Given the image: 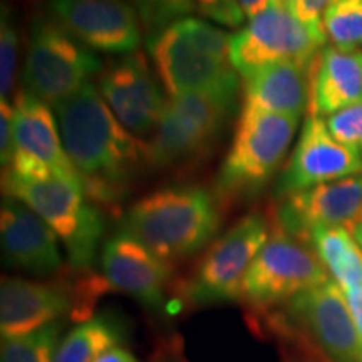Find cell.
<instances>
[{
	"label": "cell",
	"instance_id": "cell-3",
	"mask_svg": "<svg viewBox=\"0 0 362 362\" xmlns=\"http://www.w3.org/2000/svg\"><path fill=\"white\" fill-rule=\"evenodd\" d=\"M4 194L17 198L56 232L71 267L86 270L101 248L104 228L99 206L88 200L81 181L44 178H2Z\"/></svg>",
	"mask_w": 362,
	"mask_h": 362
},
{
	"label": "cell",
	"instance_id": "cell-11",
	"mask_svg": "<svg viewBox=\"0 0 362 362\" xmlns=\"http://www.w3.org/2000/svg\"><path fill=\"white\" fill-rule=\"evenodd\" d=\"M13 104V153L4 178H57L81 181L62 144L56 115L22 90ZM83 183V181H81Z\"/></svg>",
	"mask_w": 362,
	"mask_h": 362
},
{
	"label": "cell",
	"instance_id": "cell-4",
	"mask_svg": "<svg viewBox=\"0 0 362 362\" xmlns=\"http://www.w3.org/2000/svg\"><path fill=\"white\" fill-rule=\"evenodd\" d=\"M298 121L243 103L232 146L216 176L218 193L230 200L257 197L287 156Z\"/></svg>",
	"mask_w": 362,
	"mask_h": 362
},
{
	"label": "cell",
	"instance_id": "cell-13",
	"mask_svg": "<svg viewBox=\"0 0 362 362\" xmlns=\"http://www.w3.org/2000/svg\"><path fill=\"white\" fill-rule=\"evenodd\" d=\"M49 13L90 51L128 56L141 42L131 0H49Z\"/></svg>",
	"mask_w": 362,
	"mask_h": 362
},
{
	"label": "cell",
	"instance_id": "cell-23",
	"mask_svg": "<svg viewBox=\"0 0 362 362\" xmlns=\"http://www.w3.org/2000/svg\"><path fill=\"white\" fill-rule=\"evenodd\" d=\"M119 341L121 334L112 320L94 317L76 325L59 342L54 362H96L103 352L117 346Z\"/></svg>",
	"mask_w": 362,
	"mask_h": 362
},
{
	"label": "cell",
	"instance_id": "cell-14",
	"mask_svg": "<svg viewBox=\"0 0 362 362\" xmlns=\"http://www.w3.org/2000/svg\"><path fill=\"white\" fill-rule=\"evenodd\" d=\"M163 84L141 52L121 56L99 76V93L117 119L134 136L155 133L166 101Z\"/></svg>",
	"mask_w": 362,
	"mask_h": 362
},
{
	"label": "cell",
	"instance_id": "cell-30",
	"mask_svg": "<svg viewBox=\"0 0 362 362\" xmlns=\"http://www.w3.org/2000/svg\"><path fill=\"white\" fill-rule=\"evenodd\" d=\"M285 6L302 24L312 29H324V16L337 0H284Z\"/></svg>",
	"mask_w": 362,
	"mask_h": 362
},
{
	"label": "cell",
	"instance_id": "cell-15",
	"mask_svg": "<svg viewBox=\"0 0 362 362\" xmlns=\"http://www.w3.org/2000/svg\"><path fill=\"white\" fill-rule=\"evenodd\" d=\"M279 200L275 225L302 242L315 228L351 230L362 216V171Z\"/></svg>",
	"mask_w": 362,
	"mask_h": 362
},
{
	"label": "cell",
	"instance_id": "cell-35",
	"mask_svg": "<svg viewBox=\"0 0 362 362\" xmlns=\"http://www.w3.org/2000/svg\"><path fill=\"white\" fill-rule=\"evenodd\" d=\"M351 233H352V237L356 238V242L359 243L361 248H362V216H361V220L357 221V223H356L354 226H352Z\"/></svg>",
	"mask_w": 362,
	"mask_h": 362
},
{
	"label": "cell",
	"instance_id": "cell-10",
	"mask_svg": "<svg viewBox=\"0 0 362 362\" xmlns=\"http://www.w3.org/2000/svg\"><path fill=\"white\" fill-rule=\"evenodd\" d=\"M270 233L269 221L259 214L238 220L203 255L187 285L188 300L194 305L240 300L243 279Z\"/></svg>",
	"mask_w": 362,
	"mask_h": 362
},
{
	"label": "cell",
	"instance_id": "cell-27",
	"mask_svg": "<svg viewBox=\"0 0 362 362\" xmlns=\"http://www.w3.org/2000/svg\"><path fill=\"white\" fill-rule=\"evenodd\" d=\"M144 30L155 34L197 11L194 0H131Z\"/></svg>",
	"mask_w": 362,
	"mask_h": 362
},
{
	"label": "cell",
	"instance_id": "cell-2",
	"mask_svg": "<svg viewBox=\"0 0 362 362\" xmlns=\"http://www.w3.org/2000/svg\"><path fill=\"white\" fill-rule=\"evenodd\" d=\"M220 228V210L208 189L176 185L133 203L121 221V232L141 242L168 264L203 250Z\"/></svg>",
	"mask_w": 362,
	"mask_h": 362
},
{
	"label": "cell",
	"instance_id": "cell-18",
	"mask_svg": "<svg viewBox=\"0 0 362 362\" xmlns=\"http://www.w3.org/2000/svg\"><path fill=\"white\" fill-rule=\"evenodd\" d=\"M101 267L107 287L131 296L149 309H158L165 300L171 264L131 235L117 230L104 243Z\"/></svg>",
	"mask_w": 362,
	"mask_h": 362
},
{
	"label": "cell",
	"instance_id": "cell-24",
	"mask_svg": "<svg viewBox=\"0 0 362 362\" xmlns=\"http://www.w3.org/2000/svg\"><path fill=\"white\" fill-rule=\"evenodd\" d=\"M59 324H51L21 337L2 339V362H54Z\"/></svg>",
	"mask_w": 362,
	"mask_h": 362
},
{
	"label": "cell",
	"instance_id": "cell-12",
	"mask_svg": "<svg viewBox=\"0 0 362 362\" xmlns=\"http://www.w3.org/2000/svg\"><path fill=\"white\" fill-rule=\"evenodd\" d=\"M101 291V284L72 288L69 284L52 280L37 282L22 277H4L0 285V330L2 339L21 337L56 324L67 312L81 309Z\"/></svg>",
	"mask_w": 362,
	"mask_h": 362
},
{
	"label": "cell",
	"instance_id": "cell-33",
	"mask_svg": "<svg viewBox=\"0 0 362 362\" xmlns=\"http://www.w3.org/2000/svg\"><path fill=\"white\" fill-rule=\"evenodd\" d=\"M240 11H242L245 19H253V17L260 16L262 12H265L270 6H274L279 0H235Z\"/></svg>",
	"mask_w": 362,
	"mask_h": 362
},
{
	"label": "cell",
	"instance_id": "cell-32",
	"mask_svg": "<svg viewBox=\"0 0 362 362\" xmlns=\"http://www.w3.org/2000/svg\"><path fill=\"white\" fill-rule=\"evenodd\" d=\"M344 296H346L347 305H349L352 319H354L357 334H359V341L362 347V285L361 287L347 288V291H342Z\"/></svg>",
	"mask_w": 362,
	"mask_h": 362
},
{
	"label": "cell",
	"instance_id": "cell-17",
	"mask_svg": "<svg viewBox=\"0 0 362 362\" xmlns=\"http://www.w3.org/2000/svg\"><path fill=\"white\" fill-rule=\"evenodd\" d=\"M361 171L362 156L337 141L322 117L309 116L287 165L275 183L274 193L277 198H284Z\"/></svg>",
	"mask_w": 362,
	"mask_h": 362
},
{
	"label": "cell",
	"instance_id": "cell-1",
	"mask_svg": "<svg viewBox=\"0 0 362 362\" xmlns=\"http://www.w3.org/2000/svg\"><path fill=\"white\" fill-rule=\"evenodd\" d=\"M54 111L88 200L96 206L123 200L141 163H148L146 144L124 128L93 83Z\"/></svg>",
	"mask_w": 362,
	"mask_h": 362
},
{
	"label": "cell",
	"instance_id": "cell-8",
	"mask_svg": "<svg viewBox=\"0 0 362 362\" xmlns=\"http://www.w3.org/2000/svg\"><path fill=\"white\" fill-rule=\"evenodd\" d=\"M148 52L153 69L170 96L206 94L237 104L240 78L232 62L206 52L180 21L149 34Z\"/></svg>",
	"mask_w": 362,
	"mask_h": 362
},
{
	"label": "cell",
	"instance_id": "cell-7",
	"mask_svg": "<svg viewBox=\"0 0 362 362\" xmlns=\"http://www.w3.org/2000/svg\"><path fill=\"white\" fill-rule=\"evenodd\" d=\"M329 280L327 270L309 243L275 225L243 279L240 300L255 310H267L288 304Z\"/></svg>",
	"mask_w": 362,
	"mask_h": 362
},
{
	"label": "cell",
	"instance_id": "cell-25",
	"mask_svg": "<svg viewBox=\"0 0 362 362\" xmlns=\"http://www.w3.org/2000/svg\"><path fill=\"white\" fill-rule=\"evenodd\" d=\"M322 24L332 45L357 49L362 45V0H337L325 12Z\"/></svg>",
	"mask_w": 362,
	"mask_h": 362
},
{
	"label": "cell",
	"instance_id": "cell-9",
	"mask_svg": "<svg viewBox=\"0 0 362 362\" xmlns=\"http://www.w3.org/2000/svg\"><path fill=\"white\" fill-rule=\"evenodd\" d=\"M325 40L324 29L302 24L279 0L232 35L230 61L243 79L277 62L310 67Z\"/></svg>",
	"mask_w": 362,
	"mask_h": 362
},
{
	"label": "cell",
	"instance_id": "cell-28",
	"mask_svg": "<svg viewBox=\"0 0 362 362\" xmlns=\"http://www.w3.org/2000/svg\"><path fill=\"white\" fill-rule=\"evenodd\" d=\"M325 123L337 141L362 156V101L329 116Z\"/></svg>",
	"mask_w": 362,
	"mask_h": 362
},
{
	"label": "cell",
	"instance_id": "cell-26",
	"mask_svg": "<svg viewBox=\"0 0 362 362\" xmlns=\"http://www.w3.org/2000/svg\"><path fill=\"white\" fill-rule=\"evenodd\" d=\"M21 37L11 8L2 6L0 17V94L2 101L12 103L16 96L17 67H19Z\"/></svg>",
	"mask_w": 362,
	"mask_h": 362
},
{
	"label": "cell",
	"instance_id": "cell-20",
	"mask_svg": "<svg viewBox=\"0 0 362 362\" xmlns=\"http://www.w3.org/2000/svg\"><path fill=\"white\" fill-rule=\"evenodd\" d=\"M361 101V49H322L310 67L309 116H332Z\"/></svg>",
	"mask_w": 362,
	"mask_h": 362
},
{
	"label": "cell",
	"instance_id": "cell-5",
	"mask_svg": "<svg viewBox=\"0 0 362 362\" xmlns=\"http://www.w3.org/2000/svg\"><path fill=\"white\" fill-rule=\"evenodd\" d=\"M99 71L101 59L72 37L51 13L34 17L22 72L24 93L56 110Z\"/></svg>",
	"mask_w": 362,
	"mask_h": 362
},
{
	"label": "cell",
	"instance_id": "cell-6",
	"mask_svg": "<svg viewBox=\"0 0 362 362\" xmlns=\"http://www.w3.org/2000/svg\"><path fill=\"white\" fill-rule=\"evenodd\" d=\"M235 110L237 104L206 94L170 96L146 144L148 165L166 170L200 160L218 141Z\"/></svg>",
	"mask_w": 362,
	"mask_h": 362
},
{
	"label": "cell",
	"instance_id": "cell-16",
	"mask_svg": "<svg viewBox=\"0 0 362 362\" xmlns=\"http://www.w3.org/2000/svg\"><path fill=\"white\" fill-rule=\"evenodd\" d=\"M287 305V317L330 362H362V347L342 288L329 280Z\"/></svg>",
	"mask_w": 362,
	"mask_h": 362
},
{
	"label": "cell",
	"instance_id": "cell-22",
	"mask_svg": "<svg viewBox=\"0 0 362 362\" xmlns=\"http://www.w3.org/2000/svg\"><path fill=\"white\" fill-rule=\"evenodd\" d=\"M307 243L317 253L327 274L342 291L362 285V248L351 230L315 228Z\"/></svg>",
	"mask_w": 362,
	"mask_h": 362
},
{
	"label": "cell",
	"instance_id": "cell-31",
	"mask_svg": "<svg viewBox=\"0 0 362 362\" xmlns=\"http://www.w3.org/2000/svg\"><path fill=\"white\" fill-rule=\"evenodd\" d=\"M13 153V104L2 101L0 104V163L7 168Z\"/></svg>",
	"mask_w": 362,
	"mask_h": 362
},
{
	"label": "cell",
	"instance_id": "cell-29",
	"mask_svg": "<svg viewBox=\"0 0 362 362\" xmlns=\"http://www.w3.org/2000/svg\"><path fill=\"white\" fill-rule=\"evenodd\" d=\"M194 6L203 16L218 24L235 27L245 21L235 0H194Z\"/></svg>",
	"mask_w": 362,
	"mask_h": 362
},
{
	"label": "cell",
	"instance_id": "cell-34",
	"mask_svg": "<svg viewBox=\"0 0 362 362\" xmlns=\"http://www.w3.org/2000/svg\"><path fill=\"white\" fill-rule=\"evenodd\" d=\"M96 362H138V359L129 351H126L119 346H115L106 352H103L96 359Z\"/></svg>",
	"mask_w": 362,
	"mask_h": 362
},
{
	"label": "cell",
	"instance_id": "cell-21",
	"mask_svg": "<svg viewBox=\"0 0 362 362\" xmlns=\"http://www.w3.org/2000/svg\"><path fill=\"white\" fill-rule=\"evenodd\" d=\"M310 67L296 62L265 66L243 79V103L300 119L310 103Z\"/></svg>",
	"mask_w": 362,
	"mask_h": 362
},
{
	"label": "cell",
	"instance_id": "cell-19",
	"mask_svg": "<svg viewBox=\"0 0 362 362\" xmlns=\"http://www.w3.org/2000/svg\"><path fill=\"white\" fill-rule=\"evenodd\" d=\"M4 264L25 274L47 277L62 267L59 237L35 211L4 194L0 208Z\"/></svg>",
	"mask_w": 362,
	"mask_h": 362
}]
</instances>
